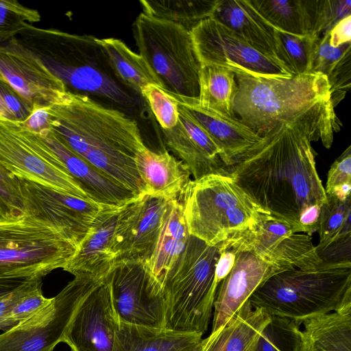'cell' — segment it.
I'll return each instance as SVG.
<instances>
[{"instance_id": "6da1fadb", "label": "cell", "mask_w": 351, "mask_h": 351, "mask_svg": "<svg viewBox=\"0 0 351 351\" xmlns=\"http://www.w3.org/2000/svg\"><path fill=\"white\" fill-rule=\"evenodd\" d=\"M330 100L278 122L230 169V177L264 210L297 233L317 231L326 195L311 142L329 149L340 129Z\"/></svg>"}, {"instance_id": "7a4b0ae2", "label": "cell", "mask_w": 351, "mask_h": 351, "mask_svg": "<svg viewBox=\"0 0 351 351\" xmlns=\"http://www.w3.org/2000/svg\"><path fill=\"white\" fill-rule=\"evenodd\" d=\"M49 110L51 130L71 150L137 197L146 194L135 162L146 146L136 121L69 92Z\"/></svg>"}, {"instance_id": "3957f363", "label": "cell", "mask_w": 351, "mask_h": 351, "mask_svg": "<svg viewBox=\"0 0 351 351\" xmlns=\"http://www.w3.org/2000/svg\"><path fill=\"white\" fill-rule=\"evenodd\" d=\"M73 94H88L129 106L132 97L119 84L97 38L27 23L16 36Z\"/></svg>"}, {"instance_id": "277c9868", "label": "cell", "mask_w": 351, "mask_h": 351, "mask_svg": "<svg viewBox=\"0 0 351 351\" xmlns=\"http://www.w3.org/2000/svg\"><path fill=\"white\" fill-rule=\"evenodd\" d=\"M271 317L302 322L351 303V263H322L311 269L293 268L269 278L248 299Z\"/></svg>"}, {"instance_id": "5b68a950", "label": "cell", "mask_w": 351, "mask_h": 351, "mask_svg": "<svg viewBox=\"0 0 351 351\" xmlns=\"http://www.w3.org/2000/svg\"><path fill=\"white\" fill-rule=\"evenodd\" d=\"M221 243L210 245L189 236L163 283L165 329L202 335L207 330L218 289L215 274Z\"/></svg>"}, {"instance_id": "8992f818", "label": "cell", "mask_w": 351, "mask_h": 351, "mask_svg": "<svg viewBox=\"0 0 351 351\" xmlns=\"http://www.w3.org/2000/svg\"><path fill=\"white\" fill-rule=\"evenodd\" d=\"M178 201L190 235L210 245L219 244L270 215L230 175L209 174L191 180Z\"/></svg>"}, {"instance_id": "52a82bcc", "label": "cell", "mask_w": 351, "mask_h": 351, "mask_svg": "<svg viewBox=\"0 0 351 351\" xmlns=\"http://www.w3.org/2000/svg\"><path fill=\"white\" fill-rule=\"evenodd\" d=\"M234 117L260 136L278 122L330 99L327 77L310 73L291 77H263L235 73Z\"/></svg>"}, {"instance_id": "ba28073f", "label": "cell", "mask_w": 351, "mask_h": 351, "mask_svg": "<svg viewBox=\"0 0 351 351\" xmlns=\"http://www.w3.org/2000/svg\"><path fill=\"white\" fill-rule=\"evenodd\" d=\"M133 34L139 54L157 76L162 89L198 100L202 65L191 32L142 12L134 21Z\"/></svg>"}, {"instance_id": "9c48e42d", "label": "cell", "mask_w": 351, "mask_h": 351, "mask_svg": "<svg viewBox=\"0 0 351 351\" xmlns=\"http://www.w3.org/2000/svg\"><path fill=\"white\" fill-rule=\"evenodd\" d=\"M77 249L61 231L26 215L0 217V279H42L63 269Z\"/></svg>"}, {"instance_id": "30bf717a", "label": "cell", "mask_w": 351, "mask_h": 351, "mask_svg": "<svg viewBox=\"0 0 351 351\" xmlns=\"http://www.w3.org/2000/svg\"><path fill=\"white\" fill-rule=\"evenodd\" d=\"M0 164L18 179L91 200L36 134L1 117Z\"/></svg>"}, {"instance_id": "8fae6325", "label": "cell", "mask_w": 351, "mask_h": 351, "mask_svg": "<svg viewBox=\"0 0 351 351\" xmlns=\"http://www.w3.org/2000/svg\"><path fill=\"white\" fill-rule=\"evenodd\" d=\"M102 280L75 276L47 306L0 334V351H53L82 301Z\"/></svg>"}, {"instance_id": "7c38bea8", "label": "cell", "mask_w": 351, "mask_h": 351, "mask_svg": "<svg viewBox=\"0 0 351 351\" xmlns=\"http://www.w3.org/2000/svg\"><path fill=\"white\" fill-rule=\"evenodd\" d=\"M201 65H214L263 77L292 75L264 56L236 33L213 18L202 21L191 31Z\"/></svg>"}, {"instance_id": "4fadbf2b", "label": "cell", "mask_w": 351, "mask_h": 351, "mask_svg": "<svg viewBox=\"0 0 351 351\" xmlns=\"http://www.w3.org/2000/svg\"><path fill=\"white\" fill-rule=\"evenodd\" d=\"M108 278L112 305L120 322L165 329L162 291L150 281L143 263L118 262Z\"/></svg>"}, {"instance_id": "5bb4252c", "label": "cell", "mask_w": 351, "mask_h": 351, "mask_svg": "<svg viewBox=\"0 0 351 351\" xmlns=\"http://www.w3.org/2000/svg\"><path fill=\"white\" fill-rule=\"evenodd\" d=\"M25 215L61 231L78 247L106 206L20 180Z\"/></svg>"}, {"instance_id": "9a60e30c", "label": "cell", "mask_w": 351, "mask_h": 351, "mask_svg": "<svg viewBox=\"0 0 351 351\" xmlns=\"http://www.w3.org/2000/svg\"><path fill=\"white\" fill-rule=\"evenodd\" d=\"M167 202L145 194L120 208L112 241L115 264L148 261L158 239Z\"/></svg>"}, {"instance_id": "2e32d148", "label": "cell", "mask_w": 351, "mask_h": 351, "mask_svg": "<svg viewBox=\"0 0 351 351\" xmlns=\"http://www.w3.org/2000/svg\"><path fill=\"white\" fill-rule=\"evenodd\" d=\"M119 323L107 276L82 301L62 342L71 351H114Z\"/></svg>"}, {"instance_id": "e0dca14e", "label": "cell", "mask_w": 351, "mask_h": 351, "mask_svg": "<svg viewBox=\"0 0 351 351\" xmlns=\"http://www.w3.org/2000/svg\"><path fill=\"white\" fill-rule=\"evenodd\" d=\"M0 74L33 106H51L68 93L64 84L16 37L0 45Z\"/></svg>"}, {"instance_id": "ac0fdd59", "label": "cell", "mask_w": 351, "mask_h": 351, "mask_svg": "<svg viewBox=\"0 0 351 351\" xmlns=\"http://www.w3.org/2000/svg\"><path fill=\"white\" fill-rule=\"evenodd\" d=\"M225 245L234 250L236 257L230 273L218 286L211 333L221 328L269 278L287 270L267 262L250 250Z\"/></svg>"}, {"instance_id": "d6986e66", "label": "cell", "mask_w": 351, "mask_h": 351, "mask_svg": "<svg viewBox=\"0 0 351 351\" xmlns=\"http://www.w3.org/2000/svg\"><path fill=\"white\" fill-rule=\"evenodd\" d=\"M178 121L170 130H162L165 143L187 167L193 180L209 174L230 175L220 158V150L187 108L178 103Z\"/></svg>"}, {"instance_id": "ffe728a7", "label": "cell", "mask_w": 351, "mask_h": 351, "mask_svg": "<svg viewBox=\"0 0 351 351\" xmlns=\"http://www.w3.org/2000/svg\"><path fill=\"white\" fill-rule=\"evenodd\" d=\"M36 135L93 202L106 206L121 207L138 197L75 154L51 130Z\"/></svg>"}, {"instance_id": "44dd1931", "label": "cell", "mask_w": 351, "mask_h": 351, "mask_svg": "<svg viewBox=\"0 0 351 351\" xmlns=\"http://www.w3.org/2000/svg\"><path fill=\"white\" fill-rule=\"evenodd\" d=\"M121 207L105 206L101 210L63 270L74 276H86L96 279H104L108 276L115 265L112 241Z\"/></svg>"}, {"instance_id": "7402d4cb", "label": "cell", "mask_w": 351, "mask_h": 351, "mask_svg": "<svg viewBox=\"0 0 351 351\" xmlns=\"http://www.w3.org/2000/svg\"><path fill=\"white\" fill-rule=\"evenodd\" d=\"M170 95L185 106L204 128L220 150V158L230 169L262 137L234 117H228L199 105L196 99Z\"/></svg>"}, {"instance_id": "603a6c76", "label": "cell", "mask_w": 351, "mask_h": 351, "mask_svg": "<svg viewBox=\"0 0 351 351\" xmlns=\"http://www.w3.org/2000/svg\"><path fill=\"white\" fill-rule=\"evenodd\" d=\"M211 18L236 33L283 69L277 53L274 27L247 0H219Z\"/></svg>"}, {"instance_id": "cb8c5ba5", "label": "cell", "mask_w": 351, "mask_h": 351, "mask_svg": "<svg viewBox=\"0 0 351 351\" xmlns=\"http://www.w3.org/2000/svg\"><path fill=\"white\" fill-rule=\"evenodd\" d=\"M189 236L182 204L178 199L168 201L157 243L150 258L144 264L150 281L160 290L167 274L184 251Z\"/></svg>"}, {"instance_id": "d4e9b609", "label": "cell", "mask_w": 351, "mask_h": 351, "mask_svg": "<svg viewBox=\"0 0 351 351\" xmlns=\"http://www.w3.org/2000/svg\"><path fill=\"white\" fill-rule=\"evenodd\" d=\"M135 162L146 194L178 200L191 180L186 165L167 151L156 152L146 147L136 154Z\"/></svg>"}, {"instance_id": "484cf974", "label": "cell", "mask_w": 351, "mask_h": 351, "mask_svg": "<svg viewBox=\"0 0 351 351\" xmlns=\"http://www.w3.org/2000/svg\"><path fill=\"white\" fill-rule=\"evenodd\" d=\"M273 27L297 35L320 37L322 0H247Z\"/></svg>"}, {"instance_id": "4316f807", "label": "cell", "mask_w": 351, "mask_h": 351, "mask_svg": "<svg viewBox=\"0 0 351 351\" xmlns=\"http://www.w3.org/2000/svg\"><path fill=\"white\" fill-rule=\"evenodd\" d=\"M297 351H351V303L302 322Z\"/></svg>"}, {"instance_id": "83f0119b", "label": "cell", "mask_w": 351, "mask_h": 351, "mask_svg": "<svg viewBox=\"0 0 351 351\" xmlns=\"http://www.w3.org/2000/svg\"><path fill=\"white\" fill-rule=\"evenodd\" d=\"M271 316L247 300L219 330L210 333L204 351H255Z\"/></svg>"}, {"instance_id": "f1b7e54d", "label": "cell", "mask_w": 351, "mask_h": 351, "mask_svg": "<svg viewBox=\"0 0 351 351\" xmlns=\"http://www.w3.org/2000/svg\"><path fill=\"white\" fill-rule=\"evenodd\" d=\"M197 333L155 329L120 322L114 351H180L197 343Z\"/></svg>"}, {"instance_id": "f546056e", "label": "cell", "mask_w": 351, "mask_h": 351, "mask_svg": "<svg viewBox=\"0 0 351 351\" xmlns=\"http://www.w3.org/2000/svg\"><path fill=\"white\" fill-rule=\"evenodd\" d=\"M118 80L138 93L147 85H162L152 69L139 54L132 51L121 40L97 38Z\"/></svg>"}, {"instance_id": "4dcf8cb0", "label": "cell", "mask_w": 351, "mask_h": 351, "mask_svg": "<svg viewBox=\"0 0 351 351\" xmlns=\"http://www.w3.org/2000/svg\"><path fill=\"white\" fill-rule=\"evenodd\" d=\"M219 0H157L140 1L143 13L180 25L190 32L202 21L210 18Z\"/></svg>"}, {"instance_id": "1f68e13d", "label": "cell", "mask_w": 351, "mask_h": 351, "mask_svg": "<svg viewBox=\"0 0 351 351\" xmlns=\"http://www.w3.org/2000/svg\"><path fill=\"white\" fill-rule=\"evenodd\" d=\"M237 89L235 73L214 65H202L199 95L196 101L228 117H234L232 101Z\"/></svg>"}, {"instance_id": "d6a6232c", "label": "cell", "mask_w": 351, "mask_h": 351, "mask_svg": "<svg viewBox=\"0 0 351 351\" xmlns=\"http://www.w3.org/2000/svg\"><path fill=\"white\" fill-rule=\"evenodd\" d=\"M276 50L285 70L292 76L311 73L315 47L319 36H297L274 28Z\"/></svg>"}, {"instance_id": "836d02e7", "label": "cell", "mask_w": 351, "mask_h": 351, "mask_svg": "<svg viewBox=\"0 0 351 351\" xmlns=\"http://www.w3.org/2000/svg\"><path fill=\"white\" fill-rule=\"evenodd\" d=\"M351 198L341 200L334 195H326L321 207L318 221L319 244L316 251L330 243L351 234Z\"/></svg>"}, {"instance_id": "e575fe53", "label": "cell", "mask_w": 351, "mask_h": 351, "mask_svg": "<svg viewBox=\"0 0 351 351\" xmlns=\"http://www.w3.org/2000/svg\"><path fill=\"white\" fill-rule=\"evenodd\" d=\"M301 324L271 317L258 341L255 351H297Z\"/></svg>"}, {"instance_id": "d590c367", "label": "cell", "mask_w": 351, "mask_h": 351, "mask_svg": "<svg viewBox=\"0 0 351 351\" xmlns=\"http://www.w3.org/2000/svg\"><path fill=\"white\" fill-rule=\"evenodd\" d=\"M40 19L37 10L25 7L16 0H0V45L16 37L27 23Z\"/></svg>"}, {"instance_id": "8d00e7d4", "label": "cell", "mask_w": 351, "mask_h": 351, "mask_svg": "<svg viewBox=\"0 0 351 351\" xmlns=\"http://www.w3.org/2000/svg\"><path fill=\"white\" fill-rule=\"evenodd\" d=\"M140 94L149 104L162 130H170L177 124L178 106L170 95L154 84L145 86Z\"/></svg>"}, {"instance_id": "74e56055", "label": "cell", "mask_w": 351, "mask_h": 351, "mask_svg": "<svg viewBox=\"0 0 351 351\" xmlns=\"http://www.w3.org/2000/svg\"><path fill=\"white\" fill-rule=\"evenodd\" d=\"M24 215L20 181L0 164V217L12 220Z\"/></svg>"}, {"instance_id": "f35d334b", "label": "cell", "mask_w": 351, "mask_h": 351, "mask_svg": "<svg viewBox=\"0 0 351 351\" xmlns=\"http://www.w3.org/2000/svg\"><path fill=\"white\" fill-rule=\"evenodd\" d=\"M351 53V43L332 47L329 43L326 32L317 40L312 62L311 73H321L326 77L348 54Z\"/></svg>"}, {"instance_id": "ab89813d", "label": "cell", "mask_w": 351, "mask_h": 351, "mask_svg": "<svg viewBox=\"0 0 351 351\" xmlns=\"http://www.w3.org/2000/svg\"><path fill=\"white\" fill-rule=\"evenodd\" d=\"M33 106L9 82L0 78V117L21 123L31 114Z\"/></svg>"}, {"instance_id": "60d3db41", "label": "cell", "mask_w": 351, "mask_h": 351, "mask_svg": "<svg viewBox=\"0 0 351 351\" xmlns=\"http://www.w3.org/2000/svg\"><path fill=\"white\" fill-rule=\"evenodd\" d=\"M51 300V298L44 296L42 286L39 287L19 301L0 319V330L4 332L26 320L47 306Z\"/></svg>"}, {"instance_id": "b9f144b4", "label": "cell", "mask_w": 351, "mask_h": 351, "mask_svg": "<svg viewBox=\"0 0 351 351\" xmlns=\"http://www.w3.org/2000/svg\"><path fill=\"white\" fill-rule=\"evenodd\" d=\"M351 184V147L348 148L334 161L328 172L326 195H329L337 187Z\"/></svg>"}, {"instance_id": "7bdbcfd3", "label": "cell", "mask_w": 351, "mask_h": 351, "mask_svg": "<svg viewBox=\"0 0 351 351\" xmlns=\"http://www.w3.org/2000/svg\"><path fill=\"white\" fill-rule=\"evenodd\" d=\"M351 15V1L322 0L320 13L321 36L341 19Z\"/></svg>"}, {"instance_id": "ee69618b", "label": "cell", "mask_w": 351, "mask_h": 351, "mask_svg": "<svg viewBox=\"0 0 351 351\" xmlns=\"http://www.w3.org/2000/svg\"><path fill=\"white\" fill-rule=\"evenodd\" d=\"M316 252L322 263H351V234L334 241Z\"/></svg>"}, {"instance_id": "f6af8a7d", "label": "cell", "mask_w": 351, "mask_h": 351, "mask_svg": "<svg viewBox=\"0 0 351 351\" xmlns=\"http://www.w3.org/2000/svg\"><path fill=\"white\" fill-rule=\"evenodd\" d=\"M49 108L50 106H34L30 116L19 124L25 130L36 134L51 130L52 115Z\"/></svg>"}, {"instance_id": "bcb514c9", "label": "cell", "mask_w": 351, "mask_h": 351, "mask_svg": "<svg viewBox=\"0 0 351 351\" xmlns=\"http://www.w3.org/2000/svg\"><path fill=\"white\" fill-rule=\"evenodd\" d=\"M42 286V279L27 282L14 291L0 298V319L8 313L23 298L39 287Z\"/></svg>"}, {"instance_id": "7dc6e473", "label": "cell", "mask_w": 351, "mask_h": 351, "mask_svg": "<svg viewBox=\"0 0 351 351\" xmlns=\"http://www.w3.org/2000/svg\"><path fill=\"white\" fill-rule=\"evenodd\" d=\"M328 34L329 43L332 47L351 43V15L337 23Z\"/></svg>"}, {"instance_id": "c3c4849f", "label": "cell", "mask_w": 351, "mask_h": 351, "mask_svg": "<svg viewBox=\"0 0 351 351\" xmlns=\"http://www.w3.org/2000/svg\"><path fill=\"white\" fill-rule=\"evenodd\" d=\"M29 281L31 280L23 278L0 279V298L14 291Z\"/></svg>"}, {"instance_id": "681fc988", "label": "cell", "mask_w": 351, "mask_h": 351, "mask_svg": "<svg viewBox=\"0 0 351 351\" xmlns=\"http://www.w3.org/2000/svg\"><path fill=\"white\" fill-rule=\"evenodd\" d=\"M208 341V337L205 339H202L199 342L187 346L180 351H204Z\"/></svg>"}, {"instance_id": "f907efd6", "label": "cell", "mask_w": 351, "mask_h": 351, "mask_svg": "<svg viewBox=\"0 0 351 351\" xmlns=\"http://www.w3.org/2000/svg\"><path fill=\"white\" fill-rule=\"evenodd\" d=\"M0 78L4 79V78L1 76V74H0ZM4 80H5V79H4Z\"/></svg>"}]
</instances>
